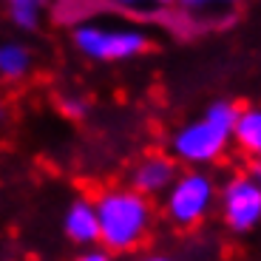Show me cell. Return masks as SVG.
Instances as JSON below:
<instances>
[{"instance_id": "cell-7", "label": "cell", "mask_w": 261, "mask_h": 261, "mask_svg": "<svg viewBox=\"0 0 261 261\" xmlns=\"http://www.w3.org/2000/svg\"><path fill=\"white\" fill-rule=\"evenodd\" d=\"M63 236L71 244H77L80 250L97 247L99 244V219H97V207L94 199L77 196L68 202L63 213Z\"/></svg>"}, {"instance_id": "cell-6", "label": "cell", "mask_w": 261, "mask_h": 261, "mask_svg": "<svg viewBox=\"0 0 261 261\" xmlns=\"http://www.w3.org/2000/svg\"><path fill=\"white\" fill-rule=\"evenodd\" d=\"M179 176V162L170 153H148L142 156L128 176V188H134L142 196H165L168 188Z\"/></svg>"}, {"instance_id": "cell-16", "label": "cell", "mask_w": 261, "mask_h": 261, "mask_svg": "<svg viewBox=\"0 0 261 261\" xmlns=\"http://www.w3.org/2000/svg\"><path fill=\"white\" fill-rule=\"evenodd\" d=\"M247 176L253 179L255 185H261V159H253V162H250V168H247Z\"/></svg>"}, {"instance_id": "cell-12", "label": "cell", "mask_w": 261, "mask_h": 261, "mask_svg": "<svg viewBox=\"0 0 261 261\" xmlns=\"http://www.w3.org/2000/svg\"><path fill=\"white\" fill-rule=\"evenodd\" d=\"M179 0H108V6H114L117 12L130 14L139 20H165Z\"/></svg>"}, {"instance_id": "cell-3", "label": "cell", "mask_w": 261, "mask_h": 261, "mask_svg": "<svg viewBox=\"0 0 261 261\" xmlns=\"http://www.w3.org/2000/svg\"><path fill=\"white\" fill-rule=\"evenodd\" d=\"M71 46L91 63H128L148 51L150 37L139 26L91 20L71 29Z\"/></svg>"}, {"instance_id": "cell-17", "label": "cell", "mask_w": 261, "mask_h": 261, "mask_svg": "<svg viewBox=\"0 0 261 261\" xmlns=\"http://www.w3.org/2000/svg\"><path fill=\"white\" fill-rule=\"evenodd\" d=\"M134 261H176V258H170L165 253H145V255H137Z\"/></svg>"}, {"instance_id": "cell-10", "label": "cell", "mask_w": 261, "mask_h": 261, "mask_svg": "<svg viewBox=\"0 0 261 261\" xmlns=\"http://www.w3.org/2000/svg\"><path fill=\"white\" fill-rule=\"evenodd\" d=\"M6 6V17L17 32L32 34L43 26V17L51 9V0H0Z\"/></svg>"}, {"instance_id": "cell-13", "label": "cell", "mask_w": 261, "mask_h": 261, "mask_svg": "<svg viewBox=\"0 0 261 261\" xmlns=\"http://www.w3.org/2000/svg\"><path fill=\"white\" fill-rule=\"evenodd\" d=\"M242 6V0H179L176 9L190 17H204L213 12H230V9Z\"/></svg>"}, {"instance_id": "cell-4", "label": "cell", "mask_w": 261, "mask_h": 261, "mask_svg": "<svg viewBox=\"0 0 261 261\" xmlns=\"http://www.w3.org/2000/svg\"><path fill=\"white\" fill-rule=\"evenodd\" d=\"M216 199H219L216 179L202 168H188L179 170L176 182L162 196V213L173 227L193 230L213 213Z\"/></svg>"}, {"instance_id": "cell-8", "label": "cell", "mask_w": 261, "mask_h": 261, "mask_svg": "<svg viewBox=\"0 0 261 261\" xmlns=\"http://www.w3.org/2000/svg\"><path fill=\"white\" fill-rule=\"evenodd\" d=\"M233 145L253 162L261 159V105H247L239 108L233 128Z\"/></svg>"}, {"instance_id": "cell-14", "label": "cell", "mask_w": 261, "mask_h": 261, "mask_svg": "<svg viewBox=\"0 0 261 261\" xmlns=\"http://www.w3.org/2000/svg\"><path fill=\"white\" fill-rule=\"evenodd\" d=\"M57 108H60V114L68 117V119H85L88 111H91V102H88L83 94H60Z\"/></svg>"}, {"instance_id": "cell-18", "label": "cell", "mask_w": 261, "mask_h": 261, "mask_svg": "<svg viewBox=\"0 0 261 261\" xmlns=\"http://www.w3.org/2000/svg\"><path fill=\"white\" fill-rule=\"evenodd\" d=\"M9 117V108H6V99H3V94H0V122H6Z\"/></svg>"}, {"instance_id": "cell-2", "label": "cell", "mask_w": 261, "mask_h": 261, "mask_svg": "<svg viewBox=\"0 0 261 261\" xmlns=\"http://www.w3.org/2000/svg\"><path fill=\"white\" fill-rule=\"evenodd\" d=\"M239 105L230 99H216L202 111V117L185 122L170 137V156L188 168L213 165L233 145V128Z\"/></svg>"}, {"instance_id": "cell-11", "label": "cell", "mask_w": 261, "mask_h": 261, "mask_svg": "<svg viewBox=\"0 0 261 261\" xmlns=\"http://www.w3.org/2000/svg\"><path fill=\"white\" fill-rule=\"evenodd\" d=\"M108 0H51V17L60 26H83V23H91L94 14L102 12V6Z\"/></svg>"}, {"instance_id": "cell-15", "label": "cell", "mask_w": 261, "mask_h": 261, "mask_svg": "<svg viewBox=\"0 0 261 261\" xmlns=\"http://www.w3.org/2000/svg\"><path fill=\"white\" fill-rule=\"evenodd\" d=\"M71 261H117V255H111L108 250H102L97 244V247H88V250H80L77 255H74Z\"/></svg>"}, {"instance_id": "cell-5", "label": "cell", "mask_w": 261, "mask_h": 261, "mask_svg": "<svg viewBox=\"0 0 261 261\" xmlns=\"http://www.w3.org/2000/svg\"><path fill=\"white\" fill-rule=\"evenodd\" d=\"M216 207L230 233H253L261 224V185H255L247 173H236L219 188Z\"/></svg>"}, {"instance_id": "cell-1", "label": "cell", "mask_w": 261, "mask_h": 261, "mask_svg": "<svg viewBox=\"0 0 261 261\" xmlns=\"http://www.w3.org/2000/svg\"><path fill=\"white\" fill-rule=\"evenodd\" d=\"M99 219V247L111 255L137 253L153 230V202L128 185H114L94 199Z\"/></svg>"}, {"instance_id": "cell-9", "label": "cell", "mask_w": 261, "mask_h": 261, "mask_svg": "<svg viewBox=\"0 0 261 261\" xmlns=\"http://www.w3.org/2000/svg\"><path fill=\"white\" fill-rule=\"evenodd\" d=\"M34 68V54L20 40H0V80L3 83H20Z\"/></svg>"}]
</instances>
